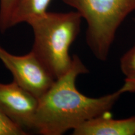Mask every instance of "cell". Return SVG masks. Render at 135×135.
<instances>
[{"label":"cell","mask_w":135,"mask_h":135,"mask_svg":"<svg viewBox=\"0 0 135 135\" xmlns=\"http://www.w3.org/2000/svg\"><path fill=\"white\" fill-rule=\"evenodd\" d=\"M38 99L13 81L0 82V108L23 129H35Z\"/></svg>","instance_id":"5b68a950"},{"label":"cell","mask_w":135,"mask_h":135,"mask_svg":"<svg viewBox=\"0 0 135 135\" xmlns=\"http://www.w3.org/2000/svg\"><path fill=\"white\" fill-rule=\"evenodd\" d=\"M65 75L57 78L51 87L38 99L35 129L42 135H61L83 123L109 112L126 93H135V78H126L117 91L98 98L89 97L77 89L78 76L88 73L77 55Z\"/></svg>","instance_id":"6da1fadb"},{"label":"cell","mask_w":135,"mask_h":135,"mask_svg":"<svg viewBox=\"0 0 135 135\" xmlns=\"http://www.w3.org/2000/svg\"><path fill=\"white\" fill-rule=\"evenodd\" d=\"M28 133L11 120L0 108V135H26Z\"/></svg>","instance_id":"9c48e42d"},{"label":"cell","mask_w":135,"mask_h":135,"mask_svg":"<svg viewBox=\"0 0 135 135\" xmlns=\"http://www.w3.org/2000/svg\"><path fill=\"white\" fill-rule=\"evenodd\" d=\"M73 135H135V116L114 119L110 113L86 121L73 130Z\"/></svg>","instance_id":"8992f818"},{"label":"cell","mask_w":135,"mask_h":135,"mask_svg":"<svg viewBox=\"0 0 135 135\" xmlns=\"http://www.w3.org/2000/svg\"><path fill=\"white\" fill-rule=\"evenodd\" d=\"M82 17L77 11L47 12L28 23L33 32L31 51L56 80L70 70L71 45L81 29Z\"/></svg>","instance_id":"7a4b0ae2"},{"label":"cell","mask_w":135,"mask_h":135,"mask_svg":"<svg viewBox=\"0 0 135 135\" xmlns=\"http://www.w3.org/2000/svg\"><path fill=\"white\" fill-rule=\"evenodd\" d=\"M18 0H0V32L5 33L11 28V18Z\"/></svg>","instance_id":"ba28073f"},{"label":"cell","mask_w":135,"mask_h":135,"mask_svg":"<svg viewBox=\"0 0 135 135\" xmlns=\"http://www.w3.org/2000/svg\"><path fill=\"white\" fill-rule=\"evenodd\" d=\"M87 23L86 41L99 60L105 61L117 30L135 11V0H62Z\"/></svg>","instance_id":"3957f363"},{"label":"cell","mask_w":135,"mask_h":135,"mask_svg":"<svg viewBox=\"0 0 135 135\" xmlns=\"http://www.w3.org/2000/svg\"><path fill=\"white\" fill-rule=\"evenodd\" d=\"M0 61L12 74L13 81L38 99L56 80L31 51L18 56L8 52L0 45Z\"/></svg>","instance_id":"277c9868"},{"label":"cell","mask_w":135,"mask_h":135,"mask_svg":"<svg viewBox=\"0 0 135 135\" xmlns=\"http://www.w3.org/2000/svg\"><path fill=\"white\" fill-rule=\"evenodd\" d=\"M120 69L126 78H135V44L121 57Z\"/></svg>","instance_id":"30bf717a"},{"label":"cell","mask_w":135,"mask_h":135,"mask_svg":"<svg viewBox=\"0 0 135 135\" xmlns=\"http://www.w3.org/2000/svg\"><path fill=\"white\" fill-rule=\"evenodd\" d=\"M52 0H18L11 18V28L22 23H28L47 12Z\"/></svg>","instance_id":"52a82bcc"},{"label":"cell","mask_w":135,"mask_h":135,"mask_svg":"<svg viewBox=\"0 0 135 135\" xmlns=\"http://www.w3.org/2000/svg\"><path fill=\"white\" fill-rule=\"evenodd\" d=\"M134 21H135V19H134Z\"/></svg>","instance_id":"8fae6325"}]
</instances>
